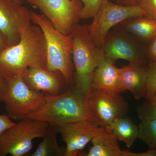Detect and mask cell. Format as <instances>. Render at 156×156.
I'll use <instances>...</instances> for the list:
<instances>
[{
    "mask_svg": "<svg viewBox=\"0 0 156 156\" xmlns=\"http://www.w3.org/2000/svg\"><path fill=\"white\" fill-rule=\"evenodd\" d=\"M15 123L6 114L0 115V136Z\"/></svg>",
    "mask_w": 156,
    "mask_h": 156,
    "instance_id": "d4e9b609",
    "label": "cell"
},
{
    "mask_svg": "<svg viewBox=\"0 0 156 156\" xmlns=\"http://www.w3.org/2000/svg\"><path fill=\"white\" fill-rule=\"evenodd\" d=\"M91 89H104L120 94L125 92L120 79L119 68L115 66V61L106 57L101 60L93 74Z\"/></svg>",
    "mask_w": 156,
    "mask_h": 156,
    "instance_id": "5bb4252c",
    "label": "cell"
},
{
    "mask_svg": "<svg viewBox=\"0 0 156 156\" xmlns=\"http://www.w3.org/2000/svg\"><path fill=\"white\" fill-rule=\"evenodd\" d=\"M92 146L88 153L82 152L80 156H124L118 140L109 126H101L99 132L91 140Z\"/></svg>",
    "mask_w": 156,
    "mask_h": 156,
    "instance_id": "2e32d148",
    "label": "cell"
},
{
    "mask_svg": "<svg viewBox=\"0 0 156 156\" xmlns=\"http://www.w3.org/2000/svg\"><path fill=\"white\" fill-rule=\"evenodd\" d=\"M24 118L56 127L81 121L98 123L89 108L88 97L74 85L58 95H44L39 108Z\"/></svg>",
    "mask_w": 156,
    "mask_h": 156,
    "instance_id": "7a4b0ae2",
    "label": "cell"
},
{
    "mask_svg": "<svg viewBox=\"0 0 156 156\" xmlns=\"http://www.w3.org/2000/svg\"><path fill=\"white\" fill-rule=\"evenodd\" d=\"M118 4L125 6L136 5V0H116Z\"/></svg>",
    "mask_w": 156,
    "mask_h": 156,
    "instance_id": "f1b7e54d",
    "label": "cell"
},
{
    "mask_svg": "<svg viewBox=\"0 0 156 156\" xmlns=\"http://www.w3.org/2000/svg\"><path fill=\"white\" fill-rule=\"evenodd\" d=\"M147 55L150 62H156V37L152 41L147 50Z\"/></svg>",
    "mask_w": 156,
    "mask_h": 156,
    "instance_id": "83f0119b",
    "label": "cell"
},
{
    "mask_svg": "<svg viewBox=\"0 0 156 156\" xmlns=\"http://www.w3.org/2000/svg\"><path fill=\"white\" fill-rule=\"evenodd\" d=\"M109 127L117 139L125 143L128 148H131L138 138V126L128 117L117 118Z\"/></svg>",
    "mask_w": 156,
    "mask_h": 156,
    "instance_id": "ac0fdd59",
    "label": "cell"
},
{
    "mask_svg": "<svg viewBox=\"0 0 156 156\" xmlns=\"http://www.w3.org/2000/svg\"><path fill=\"white\" fill-rule=\"evenodd\" d=\"M150 100L156 102V91L154 93L152 97Z\"/></svg>",
    "mask_w": 156,
    "mask_h": 156,
    "instance_id": "4dcf8cb0",
    "label": "cell"
},
{
    "mask_svg": "<svg viewBox=\"0 0 156 156\" xmlns=\"http://www.w3.org/2000/svg\"><path fill=\"white\" fill-rule=\"evenodd\" d=\"M30 5L37 8L53 26L62 33L69 35L80 20L83 7L77 0H27Z\"/></svg>",
    "mask_w": 156,
    "mask_h": 156,
    "instance_id": "ba28073f",
    "label": "cell"
},
{
    "mask_svg": "<svg viewBox=\"0 0 156 156\" xmlns=\"http://www.w3.org/2000/svg\"><path fill=\"white\" fill-rule=\"evenodd\" d=\"M32 23L40 27L44 35L47 47V60L45 68L58 71L64 77L66 83L74 85L71 35L62 33L43 14L30 11Z\"/></svg>",
    "mask_w": 156,
    "mask_h": 156,
    "instance_id": "3957f363",
    "label": "cell"
},
{
    "mask_svg": "<svg viewBox=\"0 0 156 156\" xmlns=\"http://www.w3.org/2000/svg\"><path fill=\"white\" fill-rule=\"evenodd\" d=\"M8 87V81L0 74V102H3Z\"/></svg>",
    "mask_w": 156,
    "mask_h": 156,
    "instance_id": "4316f807",
    "label": "cell"
},
{
    "mask_svg": "<svg viewBox=\"0 0 156 156\" xmlns=\"http://www.w3.org/2000/svg\"><path fill=\"white\" fill-rule=\"evenodd\" d=\"M156 91V62H150L148 67L145 98L150 100Z\"/></svg>",
    "mask_w": 156,
    "mask_h": 156,
    "instance_id": "603a6c76",
    "label": "cell"
},
{
    "mask_svg": "<svg viewBox=\"0 0 156 156\" xmlns=\"http://www.w3.org/2000/svg\"><path fill=\"white\" fill-rule=\"evenodd\" d=\"M23 78L30 89L51 95L60 94L66 84L61 73L58 71H51L42 66L29 68L23 74Z\"/></svg>",
    "mask_w": 156,
    "mask_h": 156,
    "instance_id": "4fadbf2b",
    "label": "cell"
},
{
    "mask_svg": "<svg viewBox=\"0 0 156 156\" xmlns=\"http://www.w3.org/2000/svg\"><path fill=\"white\" fill-rule=\"evenodd\" d=\"M80 1L83 7L80 14V19L92 18L99 10L104 0H77Z\"/></svg>",
    "mask_w": 156,
    "mask_h": 156,
    "instance_id": "44dd1931",
    "label": "cell"
},
{
    "mask_svg": "<svg viewBox=\"0 0 156 156\" xmlns=\"http://www.w3.org/2000/svg\"><path fill=\"white\" fill-rule=\"evenodd\" d=\"M8 47V44H7L5 39L3 36L2 34L0 32V53Z\"/></svg>",
    "mask_w": 156,
    "mask_h": 156,
    "instance_id": "f546056e",
    "label": "cell"
},
{
    "mask_svg": "<svg viewBox=\"0 0 156 156\" xmlns=\"http://www.w3.org/2000/svg\"><path fill=\"white\" fill-rule=\"evenodd\" d=\"M44 94L30 89L23 76L8 81L7 92L3 102L7 114L11 119L20 120L35 112L43 102Z\"/></svg>",
    "mask_w": 156,
    "mask_h": 156,
    "instance_id": "52a82bcc",
    "label": "cell"
},
{
    "mask_svg": "<svg viewBox=\"0 0 156 156\" xmlns=\"http://www.w3.org/2000/svg\"><path fill=\"white\" fill-rule=\"evenodd\" d=\"M57 127L66 145L64 156H80L101 129L98 123L91 121H78Z\"/></svg>",
    "mask_w": 156,
    "mask_h": 156,
    "instance_id": "8fae6325",
    "label": "cell"
},
{
    "mask_svg": "<svg viewBox=\"0 0 156 156\" xmlns=\"http://www.w3.org/2000/svg\"><path fill=\"white\" fill-rule=\"evenodd\" d=\"M102 48L105 57L113 61L121 59L129 63H144L142 54L137 45L125 32H109Z\"/></svg>",
    "mask_w": 156,
    "mask_h": 156,
    "instance_id": "7c38bea8",
    "label": "cell"
},
{
    "mask_svg": "<svg viewBox=\"0 0 156 156\" xmlns=\"http://www.w3.org/2000/svg\"><path fill=\"white\" fill-rule=\"evenodd\" d=\"M138 128V138L150 148L156 149V120L141 121Z\"/></svg>",
    "mask_w": 156,
    "mask_h": 156,
    "instance_id": "ffe728a7",
    "label": "cell"
},
{
    "mask_svg": "<svg viewBox=\"0 0 156 156\" xmlns=\"http://www.w3.org/2000/svg\"><path fill=\"white\" fill-rule=\"evenodd\" d=\"M23 0H0V32L8 47L20 40V31L31 24L30 11L23 5Z\"/></svg>",
    "mask_w": 156,
    "mask_h": 156,
    "instance_id": "30bf717a",
    "label": "cell"
},
{
    "mask_svg": "<svg viewBox=\"0 0 156 156\" xmlns=\"http://www.w3.org/2000/svg\"><path fill=\"white\" fill-rule=\"evenodd\" d=\"M136 112L138 118L141 121L156 120V102L147 100L138 106Z\"/></svg>",
    "mask_w": 156,
    "mask_h": 156,
    "instance_id": "7402d4cb",
    "label": "cell"
},
{
    "mask_svg": "<svg viewBox=\"0 0 156 156\" xmlns=\"http://www.w3.org/2000/svg\"><path fill=\"white\" fill-rule=\"evenodd\" d=\"M136 5L144 12V16L156 20V0H136Z\"/></svg>",
    "mask_w": 156,
    "mask_h": 156,
    "instance_id": "cb8c5ba5",
    "label": "cell"
},
{
    "mask_svg": "<svg viewBox=\"0 0 156 156\" xmlns=\"http://www.w3.org/2000/svg\"><path fill=\"white\" fill-rule=\"evenodd\" d=\"M49 126L28 118L20 120L0 136V156L27 155L32 148L34 140L43 138Z\"/></svg>",
    "mask_w": 156,
    "mask_h": 156,
    "instance_id": "5b68a950",
    "label": "cell"
},
{
    "mask_svg": "<svg viewBox=\"0 0 156 156\" xmlns=\"http://www.w3.org/2000/svg\"><path fill=\"white\" fill-rule=\"evenodd\" d=\"M88 104L100 126H109L117 118L124 116L128 105L120 93L104 89H91Z\"/></svg>",
    "mask_w": 156,
    "mask_h": 156,
    "instance_id": "9c48e42d",
    "label": "cell"
},
{
    "mask_svg": "<svg viewBox=\"0 0 156 156\" xmlns=\"http://www.w3.org/2000/svg\"><path fill=\"white\" fill-rule=\"evenodd\" d=\"M144 16L139 6L122 5L104 0L92 22L87 25L89 35L95 46L102 48L112 27L127 20Z\"/></svg>",
    "mask_w": 156,
    "mask_h": 156,
    "instance_id": "8992f818",
    "label": "cell"
},
{
    "mask_svg": "<svg viewBox=\"0 0 156 156\" xmlns=\"http://www.w3.org/2000/svg\"><path fill=\"white\" fill-rule=\"evenodd\" d=\"M126 30L145 41H152L156 37V20L145 17L127 20L121 23Z\"/></svg>",
    "mask_w": 156,
    "mask_h": 156,
    "instance_id": "e0dca14e",
    "label": "cell"
},
{
    "mask_svg": "<svg viewBox=\"0 0 156 156\" xmlns=\"http://www.w3.org/2000/svg\"><path fill=\"white\" fill-rule=\"evenodd\" d=\"M57 127L49 126L41 142L31 156H64L66 147L59 145L56 139Z\"/></svg>",
    "mask_w": 156,
    "mask_h": 156,
    "instance_id": "d6986e66",
    "label": "cell"
},
{
    "mask_svg": "<svg viewBox=\"0 0 156 156\" xmlns=\"http://www.w3.org/2000/svg\"><path fill=\"white\" fill-rule=\"evenodd\" d=\"M47 47L44 35L32 23L20 31V40L0 53V74L7 81L23 76L29 68H45Z\"/></svg>",
    "mask_w": 156,
    "mask_h": 156,
    "instance_id": "6da1fadb",
    "label": "cell"
},
{
    "mask_svg": "<svg viewBox=\"0 0 156 156\" xmlns=\"http://www.w3.org/2000/svg\"><path fill=\"white\" fill-rule=\"evenodd\" d=\"M124 156H156V149L150 148L142 153H134L129 151H124Z\"/></svg>",
    "mask_w": 156,
    "mask_h": 156,
    "instance_id": "484cf974",
    "label": "cell"
},
{
    "mask_svg": "<svg viewBox=\"0 0 156 156\" xmlns=\"http://www.w3.org/2000/svg\"><path fill=\"white\" fill-rule=\"evenodd\" d=\"M72 57L74 66V85L88 97L95 69L105 57L102 48H98L90 37L87 25L76 24L71 33Z\"/></svg>",
    "mask_w": 156,
    "mask_h": 156,
    "instance_id": "277c9868",
    "label": "cell"
},
{
    "mask_svg": "<svg viewBox=\"0 0 156 156\" xmlns=\"http://www.w3.org/2000/svg\"><path fill=\"white\" fill-rule=\"evenodd\" d=\"M119 72L125 91H129L136 100L145 97L148 67H144L143 64L129 63L119 68Z\"/></svg>",
    "mask_w": 156,
    "mask_h": 156,
    "instance_id": "9a60e30c",
    "label": "cell"
}]
</instances>
